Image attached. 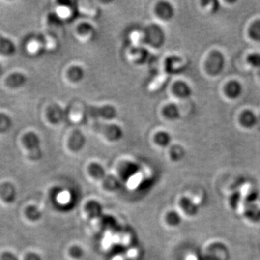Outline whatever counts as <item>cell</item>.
Returning <instances> with one entry per match:
<instances>
[{
	"mask_svg": "<svg viewBox=\"0 0 260 260\" xmlns=\"http://www.w3.org/2000/svg\"><path fill=\"white\" fill-rule=\"evenodd\" d=\"M225 58L224 55L218 51L210 54L207 61V70L212 75H218L224 70Z\"/></svg>",
	"mask_w": 260,
	"mask_h": 260,
	"instance_id": "6da1fadb",
	"label": "cell"
},
{
	"mask_svg": "<svg viewBox=\"0 0 260 260\" xmlns=\"http://www.w3.org/2000/svg\"><path fill=\"white\" fill-rule=\"evenodd\" d=\"M0 197L5 202H13L16 198V191L13 184L10 182H5L1 184Z\"/></svg>",
	"mask_w": 260,
	"mask_h": 260,
	"instance_id": "7a4b0ae2",
	"label": "cell"
},
{
	"mask_svg": "<svg viewBox=\"0 0 260 260\" xmlns=\"http://www.w3.org/2000/svg\"><path fill=\"white\" fill-rule=\"evenodd\" d=\"M242 90L241 83H238V81H233L228 83L225 89V92L229 98L235 99L241 95Z\"/></svg>",
	"mask_w": 260,
	"mask_h": 260,
	"instance_id": "3957f363",
	"label": "cell"
},
{
	"mask_svg": "<svg viewBox=\"0 0 260 260\" xmlns=\"http://www.w3.org/2000/svg\"><path fill=\"white\" fill-rule=\"evenodd\" d=\"M244 213L250 221L254 222L260 221V207L255 204V202L247 203Z\"/></svg>",
	"mask_w": 260,
	"mask_h": 260,
	"instance_id": "277c9868",
	"label": "cell"
},
{
	"mask_svg": "<svg viewBox=\"0 0 260 260\" xmlns=\"http://www.w3.org/2000/svg\"><path fill=\"white\" fill-rule=\"evenodd\" d=\"M258 118L255 114L251 111L243 112L240 117V122L245 128H252L257 124Z\"/></svg>",
	"mask_w": 260,
	"mask_h": 260,
	"instance_id": "5b68a950",
	"label": "cell"
},
{
	"mask_svg": "<svg viewBox=\"0 0 260 260\" xmlns=\"http://www.w3.org/2000/svg\"><path fill=\"white\" fill-rule=\"evenodd\" d=\"M249 36L252 39L260 42V20L255 21L249 29Z\"/></svg>",
	"mask_w": 260,
	"mask_h": 260,
	"instance_id": "8992f818",
	"label": "cell"
},
{
	"mask_svg": "<svg viewBox=\"0 0 260 260\" xmlns=\"http://www.w3.org/2000/svg\"><path fill=\"white\" fill-rule=\"evenodd\" d=\"M26 215L30 221H36L40 218V213L34 206L28 207L26 210Z\"/></svg>",
	"mask_w": 260,
	"mask_h": 260,
	"instance_id": "52a82bcc",
	"label": "cell"
},
{
	"mask_svg": "<svg viewBox=\"0 0 260 260\" xmlns=\"http://www.w3.org/2000/svg\"><path fill=\"white\" fill-rule=\"evenodd\" d=\"M247 61H248L249 64H250V65H252V67L260 68V54H251L250 55H249L248 58H247Z\"/></svg>",
	"mask_w": 260,
	"mask_h": 260,
	"instance_id": "ba28073f",
	"label": "cell"
},
{
	"mask_svg": "<svg viewBox=\"0 0 260 260\" xmlns=\"http://www.w3.org/2000/svg\"><path fill=\"white\" fill-rule=\"evenodd\" d=\"M26 49H27L29 53L34 55V54L37 53L40 49L39 43L36 41H31L27 44V46H26Z\"/></svg>",
	"mask_w": 260,
	"mask_h": 260,
	"instance_id": "9c48e42d",
	"label": "cell"
},
{
	"mask_svg": "<svg viewBox=\"0 0 260 260\" xmlns=\"http://www.w3.org/2000/svg\"><path fill=\"white\" fill-rule=\"evenodd\" d=\"M0 260H20L19 258L10 252H4L1 254Z\"/></svg>",
	"mask_w": 260,
	"mask_h": 260,
	"instance_id": "30bf717a",
	"label": "cell"
},
{
	"mask_svg": "<svg viewBox=\"0 0 260 260\" xmlns=\"http://www.w3.org/2000/svg\"><path fill=\"white\" fill-rule=\"evenodd\" d=\"M240 198H241V196H240V195L238 193L235 194V195H233V196L231 198V204L233 207H236V206H238V204H239Z\"/></svg>",
	"mask_w": 260,
	"mask_h": 260,
	"instance_id": "8fae6325",
	"label": "cell"
},
{
	"mask_svg": "<svg viewBox=\"0 0 260 260\" xmlns=\"http://www.w3.org/2000/svg\"><path fill=\"white\" fill-rule=\"evenodd\" d=\"M25 260H41L39 255L34 252H29L25 256Z\"/></svg>",
	"mask_w": 260,
	"mask_h": 260,
	"instance_id": "7c38bea8",
	"label": "cell"
}]
</instances>
